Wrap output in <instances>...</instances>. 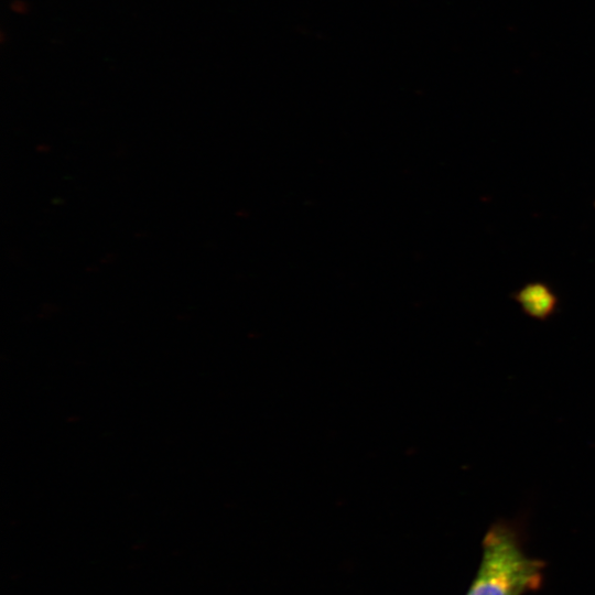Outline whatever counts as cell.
Listing matches in <instances>:
<instances>
[{"label": "cell", "mask_w": 595, "mask_h": 595, "mask_svg": "<svg viewBox=\"0 0 595 595\" xmlns=\"http://www.w3.org/2000/svg\"><path fill=\"white\" fill-rule=\"evenodd\" d=\"M545 564L528 556L512 524L497 521L483 540V556L466 595H522L542 583Z\"/></svg>", "instance_id": "cell-1"}, {"label": "cell", "mask_w": 595, "mask_h": 595, "mask_svg": "<svg viewBox=\"0 0 595 595\" xmlns=\"http://www.w3.org/2000/svg\"><path fill=\"white\" fill-rule=\"evenodd\" d=\"M512 299L529 317L547 321L558 307L559 298L543 281H532L512 293Z\"/></svg>", "instance_id": "cell-2"}]
</instances>
